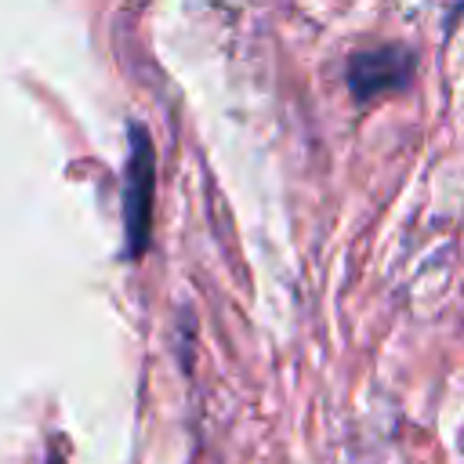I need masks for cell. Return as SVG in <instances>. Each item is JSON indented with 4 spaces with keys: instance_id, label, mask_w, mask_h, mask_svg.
Segmentation results:
<instances>
[{
    "instance_id": "2",
    "label": "cell",
    "mask_w": 464,
    "mask_h": 464,
    "mask_svg": "<svg viewBox=\"0 0 464 464\" xmlns=\"http://www.w3.org/2000/svg\"><path fill=\"white\" fill-rule=\"evenodd\" d=\"M413 76V54L402 47L355 51L348 62V91L355 102H373L388 91L406 87Z\"/></svg>"
},
{
    "instance_id": "1",
    "label": "cell",
    "mask_w": 464,
    "mask_h": 464,
    "mask_svg": "<svg viewBox=\"0 0 464 464\" xmlns=\"http://www.w3.org/2000/svg\"><path fill=\"white\" fill-rule=\"evenodd\" d=\"M152 203H156V152L145 127H130V156L123 170V254L141 257L152 239Z\"/></svg>"
}]
</instances>
